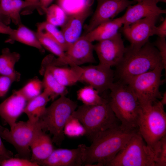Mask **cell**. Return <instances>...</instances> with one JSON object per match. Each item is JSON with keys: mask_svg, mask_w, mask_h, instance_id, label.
Listing matches in <instances>:
<instances>
[{"mask_svg": "<svg viewBox=\"0 0 166 166\" xmlns=\"http://www.w3.org/2000/svg\"><path fill=\"white\" fill-rule=\"evenodd\" d=\"M1 166H39L36 162L21 158L13 157L3 160L0 163Z\"/></svg>", "mask_w": 166, "mask_h": 166, "instance_id": "d6a6232c", "label": "cell"}, {"mask_svg": "<svg viewBox=\"0 0 166 166\" xmlns=\"http://www.w3.org/2000/svg\"><path fill=\"white\" fill-rule=\"evenodd\" d=\"M37 32L39 34L48 36L57 42L65 51L68 49V45L61 31L54 25L47 21L38 23L37 25Z\"/></svg>", "mask_w": 166, "mask_h": 166, "instance_id": "484cf974", "label": "cell"}, {"mask_svg": "<svg viewBox=\"0 0 166 166\" xmlns=\"http://www.w3.org/2000/svg\"><path fill=\"white\" fill-rule=\"evenodd\" d=\"M125 48L121 34L98 41L94 45L99 61V64L110 67L117 66L123 57Z\"/></svg>", "mask_w": 166, "mask_h": 166, "instance_id": "30bf717a", "label": "cell"}, {"mask_svg": "<svg viewBox=\"0 0 166 166\" xmlns=\"http://www.w3.org/2000/svg\"><path fill=\"white\" fill-rule=\"evenodd\" d=\"M158 50L161 56L164 69L166 68V41L165 38L159 37L153 43Z\"/></svg>", "mask_w": 166, "mask_h": 166, "instance_id": "836d02e7", "label": "cell"}, {"mask_svg": "<svg viewBox=\"0 0 166 166\" xmlns=\"http://www.w3.org/2000/svg\"><path fill=\"white\" fill-rule=\"evenodd\" d=\"M153 151L155 166H166V135L157 142Z\"/></svg>", "mask_w": 166, "mask_h": 166, "instance_id": "1f68e13d", "label": "cell"}, {"mask_svg": "<svg viewBox=\"0 0 166 166\" xmlns=\"http://www.w3.org/2000/svg\"><path fill=\"white\" fill-rule=\"evenodd\" d=\"M45 14L46 21L56 26H61L67 17L65 10L57 4L49 6L46 8Z\"/></svg>", "mask_w": 166, "mask_h": 166, "instance_id": "f1b7e54d", "label": "cell"}, {"mask_svg": "<svg viewBox=\"0 0 166 166\" xmlns=\"http://www.w3.org/2000/svg\"><path fill=\"white\" fill-rule=\"evenodd\" d=\"M82 67L83 71L79 81L92 86L99 93L110 89L115 76L111 67L100 64Z\"/></svg>", "mask_w": 166, "mask_h": 166, "instance_id": "4fadbf2b", "label": "cell"}, {"mask_svg": "<svg viewBox=\"0 0 166 166\" xmlns=\"http://www.w3.org/2000/svg\"><path fill=\"white\" fill-rule=\"evenodd\" d=\"M138 131H130L117 125L100 132L85 145V166H106Z\"/></svg>", "mask_w": 166, "mask_h": 166, "instance_id": "6da1fadb", "label": "cell"}, {"mask_svg": "<svg viewBox=\"0 0 166 166\" xmlns=\"http://www.w3.org/2000/svg\"><path fill=\"white\" fill-rule=\"evenodd\" d=\"M138 132L153 151L157 142L166 135V113L159 100L140 107Z\"/></svg>", "mask_w": 166, "mask_h": 166, "instance_id": "8992f818", "label": "cell"}, {"mask_svg": "<svg viewBox=\"0 0 166 166\" xmlns=\"http://www.w3.org/2000/svg\"><path fill=\"white\" fill-rule=\"evenodd\" d=\"M135 5L129 6L121 16L123 26H128L143 18L152 16H159L166 13V10L158 6L157 0H141Z\"/></svg>", "mask_w": 166, "mask_h": 166, "instance_id": "e0dca14e", "label": "cell"}, {"mask_svg": "<svg viewBox=\"0 0 166 166\" xmlns=\"http://www.w3.org/2000/svg\"><path fill=\"white\" fill-rule=\"evenodd\" d=\"M164 69L161 62L152 70L135 77L125 83L136 97L141 107L151 104L161 99L162 94L159 88L163 83L161 77Z\"/></svg>", "mask_w": 166, "mask_h": 166, "instance_id": "52a82bcc", "label": "cell"}, {"mask_svg": "<svg viewBox=\"0 0 166 166\" xmlns=\"http://www.w3.org/2000/svg\"><path fill=\"white\" fill-rule=\"evenodd\" d=\"M71 116L78 119L84 127L85 135L91 140L101 132L118 125L119 121L109 102L104 104L79 106Z\"/></svg>", "mask_w": 166, "mask_h": 166, "instance_id": "5b68a950", "label": "cell"}, {"mask_svg": "<svg viewBox=\"0 0 166 166\" xmlns=\"http://www.w3.org/2000/svg\"><path fill=\"white\" fill-rule=\"evenodd\" d=\"M43 85L42 81L35 77L19 89L27 101L40 94Z\"/></svg>", "mask_w": 166, "mask_h": 166, "instance_id": "f546056e", "label": "cell"}, {"mask_svg": "<svg viewBox=\"0 0 166 166\" xmlns=\"http://www.w3.org/2000/svg\"><path fill=\"white\" fill-rule=\"evenodd\" d=\"M123 24L121 17L103 22L84 35L92 42L104 40L116 34Z\"/></svg>", "mask_w": 166, "mask_h": 166, "instance_id": "44dd1931", "label": "cell"}, {"mask_svg": "<svg viewBox=\"0 0 166 166\" xmlns=\"http://www.w3.org/2000/svg\"><path fill=\"white\" fill-rule=\"evenodd\" d=\"M94 0H90L80 9L67 16L61 26V31L69 47L80 36L83 24L92 13L91 7Z\"/></svg>", "mask_w": 166, "mask_h": 166, "instance_id": "5bb4252c", "label": "cell"}, {"mask_svg": "<svg viewBox=\"0 0 166 166\" xmlns=\"http://www.w3.org/2000/svg\"><path fill=\"white\" fill-rule=\"evenodd\" d=\"M3 160V159L2 158L1 156H0V163Z\"/></svg>", "mask_w": 166, "mask_h": 166, "instance_id": "f6af8a7d", "label": "cell"}, {"mask_svg": "<svg viewBox=\"0 0 166 166\" xmlns=\"http://www.w3.org/2000/svg\"><path fill=\"white\" fill-rule=\"evenodd\" d=\"M48 55L43 59L41 68L48 69L56 80L65 87L73 85L79 81L83 71L82 67L77 65L68 67L54 65L51 63Z\"/></svg>", "mask_w": 166, "mask_h": 166, "instance_id": "d6986e66", "label": "cell"}, {"mask_svg": "<svg viewBox=\"0 0 166 166\" xmlns=\"http://www.w3.org/2000/svg\"><path fill=\"white\" fill-rule=\"evenodd\" d=\"M17 29L9 36L5 41L6 43H12L16 41L37 48L42 53L44 49L39 39L37 32L30 29L22 23L18 25Z\"/></svg>", "mask_w": 166, "mask_h": 166, "instance_id": "7402d4cb", "label": "cell"}, {"mask_svg": "<svg viewBox=\"0 0 166 166\" xmlns=\"http://www.w3.org/2000/svg\"><path fill=\"white\" fill-rule=\"evenodd\" d=\"M161 100L160 101V103L164 106L166 104V93L165 92L163 94L161 99Z\"/></svg>", "mask_w": 166, "mask_h": 166, "instance_id": "7bdbcfd3", "label": "cell"}, {"mask_svg": "<svg viewBox=\"0 0 166 166\" xmlns=\"http://www.w3.org/2000/svg\"><path fill=\"white\" fill-rule=\"evenodd\" d=\"M0 10L10 17L12 21L14 18V10L12 0H0Z\"/></svg>", "mask_w": 166, "mask_h": 166, "instance_id": "d590c367", "label": "cell"}, {"mask_svg": "<svg viewBox=\"0 0 166 166\" xmlns=\"http://www.w3.org/2000/svg\"><path fill=\"white\" fill-rule=\"evenodd\" d=\"M53 0H40V12L39 14L42 15L45 14L46 8Z\"/></svg>", "mask_w": 166, "mask_h": 166, "instance_id": "ab89813d", "label": "cell"}, {"mask_svg": "<svg viewBox=\"0 0 166 166\" xmlns=\"http://www.w3.org/2000/svg\"><path fill=\"white\" fill-rule=\"evenodd\" d=\"M11 21L10 18L3 14L0 10V22L8 25Z\"/></svg>", "mask_w": 166, "mask_h": 166, "instance_id": "60d3db41", "label": "cell"}, {"mask_svg": "<svg viewBox=\"0 0 166 166\" xmlns=\"http://www.w3.org/2000/svg\"><path fill=\"white\" fill-rule=\"evenodd\" d=\"M158 2H166V0H157Z\"/></svg>", "mask_w": 166, "mask_h": 166, "instance_id": "ee69618b", "label": "cell"}, {"mask_svg": "<svg viewBox=\"0 0 166 166\" xmlns=\"http://www.w3.org/2000/svg\"><path fill=\"white\" fill-rule=\"evenodd\" d=\"M85 145H79L76 148L54 149L50 156L41 163L44 166H81L84 165Z\"/></svg>", "mask_w": 166, "mask_h": 166, "instance_id": "9a60e30c", "label": "cell"}, {"mask_svg": "<svg viewBox=\"0 0 166 166\" xmlns=\"http://www.w3.org/2000/svg\"><path fill=\"white\" fill-rule=\"evenodd\" d=\"M159 17H148L123 26V33L129 42L130 47L139 49L148 42L149 38L154 35V29Z\"/></svg>", "mask_w": 166, "mask_h": 166, "instance_id": "8fae6325", "label": "cell"}, {"mask_svg": "<svg viewBox=\"0 0 166 166\" xmlns=\"http://www.w3.org/2000/svg\"><path fill=\"white\" fill-rule=\"evenodd\" d=\"M14 29H13L4 23L0 22V33L6 34L9 36L13 33Z\"/></svg>", "mask_w": 166, "mask_h": 166, "instance_id": "f35d334b", "label": "cell"}, {"mask_svg": "<svg viewBox=\"0 0 166 166\" xmlns=\"http://www.w3.org/2000/svg\"><path fill=\"white\" fill-rule=\"evenodd\" d=\"M109 105L119 121L121 126L130 131H138L140 106L134 93L128 85L118 81L110 88Z\"/></svg>", "mask_w": 166, "mask_h": 166, "instance_id": "3957f363", "label": "cell"}, {"mask_svg": "<svg viewBox=\"0 0 166 166\" xmlns=\"http://www.w3.org/2000/svg\"><path fill=\"white\" fill-rule=\"evenodd\" d=\"M37 34L39 41L43 47L57 56L61 65H69L65 51L56 41L45 35Z\"/></svg>", "mask_w": 166, "mask_h": 166, "instance_id": "83f0119b", "label": "cell"}, {"mask_svg": "<svg viewBox=\"0 0 166 166\" xmlns=\"http://www.w3.org/2000/svg\"><path fill=\"white\" fill-rule=\"evenodd\" d=\"M98 91L91 86L88 85L77 92V99L84 104L89 105H101L108 102L101 97Z\"/></svg>", "mask_w": 166, "mask_h": 166, "instance_id": "4316f807", "label": "cell"}, {"mask_svg": "<svg viewBox=\"0 0 166 166\" xmlns=\"http://www.w3.org/2000/svg\"><path fill=\"white\" fill-rule=\"evenodd\" d=\"M39 72L43 76L44 90L49 94L50 100L53 101L58 97L66 96L68 93L66 87L61 84L48 69L41 68Z\"/></svg>", "mask_w": 166, "mask_h": 166, "instance_id": "d4e9b609", "label": "cell"}, {"mask_svg": "<svg viewBox=\"0 0 166 166\" xmlns=\"http://www.w3.org/2000/svg\"><path fill=\"white\" fill-rule=\"evenodd\" d=\"M96 9L89 24L85 28V33L100 24L113 18L129 5L136 2L129 0H96Z\"/></svg>", "mask_w": 166, "mask_h": 166, "instance_id": "7c38bea8", "label": "cell"}, {"mask_svg": "<svg viewBox=\"0 0 166 166\" xmlns=\"http://www.w3.org/2000/svg\"><path fill=\"white\" fill-rule=\"evenodd\" d=\"M4 128L0 124V156L3 160L12 157L14 156L13 153L6 148L2 141L1 133Z\"/></svg>", "mask_w": 166, "mask_h": 166, "instance_id": "8d00e7d4", "label": "cell"}, {"mask_svg": "<svg viewBox=\"0 0 166 166\" xmlns=\"http://www.w3.org/2000/svg\"><path fill=\"white\" fill-rule=\"evenodd\" d=\"M50 100L49 94L44 90L38 96L27 101L23 111L28 117V121L33 123L38 122Z\"/></svg>", "mask_w": 166, "mask_h": 166, "instance_id": "603a6c76", "label": "cell"}, {"mask_svg": "<svg viewBox=\"0 0 166 166\" xmlns=\"http://www.w3.org/2000/svg\"><path fill=\"white\" fill-rule=\"evenodd\" d=\"M94 45L84 35L80 36L69 47L65 54L69 65H80L96 62L94 56Z\"/></svg>", "mask_w": 166, "mask_h": 166, "instance_id": "2e32d148", "label": "cell"}, {"mask_svg": "<svg viewBox=\"0 0 166 166\" xmlns=\"http://www.w3.org/2000/svg\"><path fill=\"white\" fill-rule=\"evenodd\" d=\"M20 57L18 53L12 52L7 47L3 48L0 55V74L11 77L16 81H18L21 78V74L15 70L14 66Z\"/></svg>", "mask_w": 166, "mask_h": 166, "instance_id": "cb8c5ba5", "label": "cell"}, {"mask_svg": "<svg viewBox=\"0 0 166 166\" xmlns=\"http://www.w3.org/2000/svg\"><path fill=\"white\" fill-rule=\"evenodd\" d=\"M161 62L160 55L153 44L148 41L139 49L125 48L123 58L116 66L119 80L124 83L154 69Z\"/></svg>", "mask_w": 166, "mask_h": 166, "instance_id": "7a4b0ae2", "label": "cell"}, {"mask_svg": "<svg viewBox=\"0 0 166 166\" xmlns=\"http://www.w3.org/2000/svg\"><path fill=\"white\" fill-rule=\"evenodd\" d=\"M64 133L69 137H77L85 135L86 131L79 120L71 116L64 127Z\"/></svg>", "mask_w": 166, "mask_h": 166, "instance_id": "4dcf8cb0", "label": "cell"}, {"mask_svg": "<svg viewBox=\"0 0 166 166\" xmlns=\"http://www.w3.org/2000/svg\"><path fill=\"white\" fill-rule=\"evenodd\" d=\"M40 127L38 122L33 123L28 120L20 121L16 122L10 130L4 128L1 133V137L14 146L19 158L30 160V145Z\"/></svg>", "mask_w": 166, "mask_h": 166, "instance_id": "9c48e42d", "label": "cell"}, {"mask_svg": "<svg viewBox=\"0 0 166 166\" xmlns=\"http://www.w3.org/2000/svg\"><path fill=\"white\" fill-rule=\"evenodd\" d=\"M27 102L19 89L13 91L10 96L0 103V116L10 128L14 126L18 118L23 113Z\"/></svg>", "mask_w": 166, "mask_h": 166, "instance_id": "ac0fdd59", "label": "cell"}, {"mask_svg": "<svg viewBox=\"0 0 166 166\" xmlns=\"http://www.w3.org/2000/svg\"><path fill=\"white\" fill-rule=\"evenodd\" d=\"M25 1L31 5L32 11L34 10V8L37 9L40 6V0H25Z\"/></svg>", "mask_w": 166, "mask_h": 166, "instance_id": "b9f144b4", "label": "cell"}, {"mask_svg": "<svg viewBox=\"0 0 166 166\" xmlns=\"http://www.w3.org/2000/svg\"><path fill=\"white\" fill-rule=\"evenodd\" d=\"M77 103L66 96H60L48 107L38 122L44 132L52 135L53 143L60 146L65 138L64 127L77 107Z\"/></svg>", "mask_w": 166, "mask_h": 166, "instance_id": "277c9868", "label": "cell"}, {"mask_svg": "<svg viewBox=\"0 0 166 166\" xmlns=\"http://www.w3.org/2000/svg\"><path fill=\"white\" fill-rule=\"evenodd\" d=\"M133 0L136 2H138L140 1L141 0Z\"/></svg>", "mask_w": 166, "mask_h": 166, "instance_id": "bcb514c9", "label": "cell"}, {"mask_svg": "<svg viewBox=\"0 0 166 166\" xmlns=\"http://www.w3.org/2000/svg\"><path fill=\"white\" fill-rule=\"evenodd\" d=\"M16 80L11 77L1 75L0 76V97L4 96L8 92L12 84Z\"/></svg>", "mask_w": 166, "mask_h": 166, "instance_id": "e575fe53", "label": "cell"}, {"mask_svg": "<svg viewBox=\"0 0 166 166\" xmlns=\"http://www.w3.org/2000/svg\"><path fill=\"white\" fill-rule=\"evenodd\" d=\"M106 166H155L154 153L137 132Z\"/></svg>", "mask_w": 166, "mask_h": 166, "instance_id": "ba28073f", "label": "cell"}, {"mask_svg": "<svg viewBox=\"0 0 166 166\" xmlns=\"http://www.w3.org/2000/svg\"><path fill=\"white\" fill-rule=\"evenodd\" d=\"M153 35H156L160 38H165L166 36V18H165L162 22L158 26H155Z\"/></svg>", "mask_w": 166, "mask_h": 166, "instance_id": "74e56055", "label": "cell"}, {"mask_svg": "<svg viewBox=\"0 0 166 166\" xmlns=\"http://www.w3.org/2000/svg\"><path fill=\"white\" fill-rule=\"evenodd\" d=\"M52 138L40 127L30 145V160L40 164L46 160L54 148Z\"/></svg>", "mask_w": 166, "mask_h": 166, "instance_id": "ffe728a7", "label": "cell"}]
</instances>
